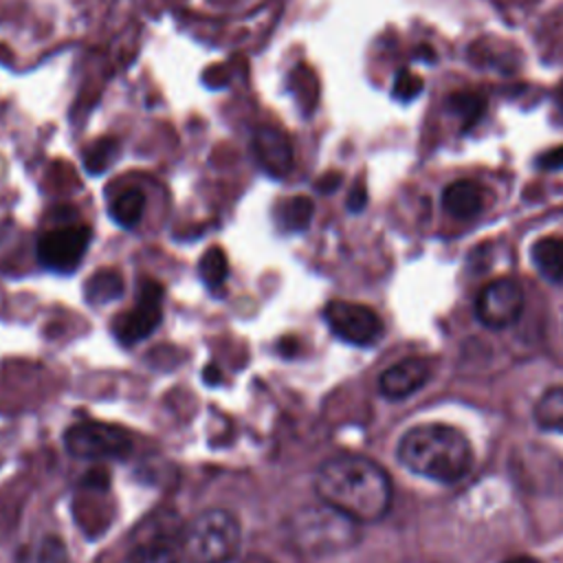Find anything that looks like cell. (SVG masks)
<instances>
[{"instance_id": "cell-1", "label": "cell", "mask_w": 563, "mask_h": 563, "mask_svg": "<svg viewBox=\"0 0 563 563\" xmlns=\"http://www.w3.org/2000/svg\"><path fill=\"white\" fill-rule=\"evenodd\" d=\"M314 490L319 501L356 523L380 521L391 508V479L365 455L345 453L325 460L317 471Z\"/></svg>"}, {"instance_id": "cell-2", "label": "cell", "mask_w": 563, "mask_h": 563, "mask_svg": "<svg viewBox=\"0 0 563 563\" xmlns=\"http://www.w3.org/2000/svg\"><path fill=\"white\" fill-rule=\"evenodd\" d=\"M396 455L411 473L438 484H455L473 464L468 438L442 422H424L405 431Z\"/></svg>"}, {"instance_id": "cell-3", "label": "cell", "mask_w": 563, "mask_h": 563, "mask_svg": "<svg viewBox=\"0 0 563 563\" xmlns=\"http://www.w3.org/2000/svg\"><path fill=\"white\" fill-rule=\"evenodd\" d=\"M292 543L310 554L325 556L352 548L358 541L356 521L328 504L306 506L290 521Z\"/></svg>"}, {"instance_id": "cell-4", "label": "cell", "mask_w": 563, "mask_h": 563, "mask_svg": "<svg viewBox=\"0 0 563 563\" xmlns=\"http://www.w3.org/2000/svg\"><path fill=\"white\" fill-rule=\"evenodd\" d=\"M238 550L240 523L229 510H205L183 530V554L189 563H231Z\"/></svg>"}, {"instance_id": "cell-5", "label": "cell", "mask_w": 563, "mask_h": 563, "mask_svg": "<svg viewBox=\"0 0 563 563\" xmlns=\"http://www.w3.org/2000/svg\"><path fill=\"white\" fill-rule=\"evenodd\" d=\"M64 444L68 453L79 460H121L132 451V438L125 429L97 420L68 427Z\"/></svg>"}, {"instance_id": "cell-6", "label": "cell", "mask_w": 563, "mask_h": 563, "mask_svg": "<svg viewBox=\"0 0 563 563\" xmlns=\"http://www.w3.org/2000/svg\"><path fill=\"white\" fill-rule=\"evenodd\" d=\"M92 240V229L86 224H68L46 231L37 242V260L55 273H73Z\"/></svg>"}, {"instance_id": "cell-7", "label": "cell", "mask_w": 563, "mask_h": 563, "mask_svg": "<svg viewBox=\"0 0 563 563\" xmlns=\"http://www.w3.org/2000/svg\"><path fill=\"white\" fill-rule=\"evenodd\" d=\"M323 317L330 325V330L345 343L352 345H374L383 332V319L363 303H354V301H343V299H334L325 306Z\"/></svg>"}, {"instance_id": "cell-8", "label": "cell", "mask_w": 563, "mask_h": 563, "mask_svg": "<svg viewBox=\"0 0 563 563\" xmlns=\"http://www.w3.org/2000/svg\"><path fill=\"white\" fill-rule=\"evenodd\" d=\"M523 312V288L510 277H499L488 282L477 299L475 314L482 325L490 330H504L512 325Z\"/></svg>"}, {"instance_id": "cell-9", "label": "cell", "mask_w": 563, "mask_h": 563, "mask_svg": "<svg viewBox=\"0 0 563 563\" xmlns=\"http://www.w3.org/2000/svg\"><path fill=\"white\" fill-rule=\"evenodd\" d=\"M163 286L154 279H143L139 284L136 303L132 310L114 319V334L121 343L134 345L147 339L163 319Z\"/></svg>"}, {"instance_id": "cell-10", "label": "cell", "mask_w": 563, "mask_h": 563, "mask_svg": "<svg viewBox=\"0 0 563 563\" xmlns=\"http://www.w3.org/2000/svg\"><path fill=\"white\" fill-rule=\"evenodd\" d=\"M251 152L257 165L275 178H282L292 167V147L284 130L275 125H260L251 139Z\"/></svg>"}, {"instance_id": "cell-11", "label": "cell", "mask_w": 563, "mask_h": 563, "mask_svg": "<svg viewBox=\"0 0 563 563\" xmlns=\"http://www.w3.org/2000/svg\"><path fill=\"white\" fill-rule=\"evenodd\" d=\"M429 365L422 358H405L387 367L378 378V389L389 400H400L418 391L429 378Z\"/></svg>"}, {"instance_id": "cell-12", "label": "cell", "mask_w": 563, "mask_h": 563, "mask_svg": "<svg viewBox=\"0 0 563 563\" xmlns=\"http://www.w3.org/2000/svg\"><path fill=\"white\" fill-rule=\"evenodd\" d=\"M486 202V191L475 180H455L442 191V207L457 220L475 218Z\"/></svg>"}, {"instance_id": "cell-13", "label": "cell", "mask_w": 563, "mask_h": 563, "mask_svg": "<svg viewBox=\"0 0 563 563\" xmlns=\"http://www.w3.org/2000/svg\"><path fill=\"white\" fill-rule=\"evenodd\" d=\"M534 268L550 282H563V238H541L530 246Z\"/></svg>"}, {"instance_id": "cell-14", "label": "cell", "mask_w": 563, "mask_h": 563, "mask_svg": "<svg viewBox=\"0 0 563 563\" xmlns=\"http://www.w3.org/2000/svg\"><path fill=\"white\" fill-rule=\"evenodd\" d=\"M446 108H449V112H453L460 119L462 132H468L484 117L486 97L475 90H457L446 97Z\"/></svg>"}, {"instance_id": "cell-15", "label": "cell", "mask_w": 563, "mask_h": 563, "mask_svg": "<svg viewBox=\"0 0 563 563\" xmlns=\"http://www.w3.org/2000/svg\"><path fill=\"white\" fill-rule=\"evenodd\" d=\"M143 211H145V194L136 187L123 189L110 202V216L123 229H134L141 222Z\"/></svg>"}, {"instance_id": "cell-16", "label": "cell", "mask_w": 563, "mask_h": 563, "mask_svg": "<svg viewBox=\"0 0 563 563\" xmlns=\"http://www.w3.org/2000/svg\"><path fill=\"white\" fill-rule=\"evenodd\" d=\"M534 422L543 431L563 433V387H550L534 405Z\"/></svg>"}, {"instance_id": "cell-17", "label": "cell", "mask_w": 563, "mask_h": 563, "mask_svg": "<svg viewBox=\"0 0 563 563\" xmlns=\"http://www.w3.org/2000/svg\"><path fill=\"white\" fill-rule=\"evenodd\" d=\"M312 211H314V202L308 196H295L279 205L277 224L290 233L303 231L312 220Z\"/></svg>"}, {"instance_id": "cell-18", "label": "cell", "mask_w": 563, "mask_h": 563, "mask_svg": "<svg viewBox=\"0 0 563 563\" xmlns=\"http://www.w3.org/2000/svg\"><path fill=\"white\" fill-rule=\"evenodd\" d=\"M123 292V277L119 271L106 268L95 273L86 282V297L90 303H110L119 299Z\"/></svg>"}, {"instance_id": "cell-19", "label": "cell", "mask_w": 563, "mask_h": 563, "mask_svg": "<svg viewBox=\"0 0 563 563\" xmlns=\"http://www.w3.org/2000/svg\"><path fill=\"white\" fill-rule=\"evenodd\" d=\"M198 273H200V279L207 284V288H211V290L222 288V284L227 282V275H229L227 253L220 246L207 249L205 255L200 257Z\"/></svg>"}, {"instance_id": "cell-20", "label": "cell", "mask_w": 563, "mask_h": 563, "mask_svg": "<svg viewBox=\"0 0 563 563\" xmlns=\"http://www.w3.org/2000/svg\"><path fill=\"white\" fill-rule=\"evenodd\" d=\"M117 154H119V141L117 139H110V136L97 139L84 152V167H86L88 174H103L112 165Z\"/></svg>"}, {"instance_id": "cell-21", "label": "cell", "mask_w": 563, "mask_h": 563, "mask_svg": "<svg viewBox=\"0 0 563 563\" xmlns=\"http://www.w3.org/2000/svg\"><path fill=\"white\" fill-rule=\"evenodd\" d=\"M422 88H424V81H422L420 75L411 73L409 68H400V70L396 73V77H394L391 95H394V99H398V101H402V103H409V101H413L416 97H420Z\"/></svg>"}, {"instance_id": "cell-22", "label": "cell", "mask_w": 563, "mask_h": 563, "mask_svg": "<svg viewBox=\"0 0 563 563\" xmlns=\"http://www.w3.org/2000/svg\"><path fill=\"white\" fill-rule=\"evenodd\" d=\"M132 563H178V556L169 545L158 543H145L136 545L132 554Z\"/></svg>"}, {"instance_id": "cell-23", "label": "cell", "mask_w": 563, "mask_h": 563, "mask_svg": "<svg viewBox=\"0 0 563 563\" xmlns=\"http://www.w3.org/2000/svg\"><path fill=\"white\" fill-rule=\"evenodd\" d=\"M365 202H367V191H365V185L358 180V183L352 187L350 196H347V209H350V211H361V209L365 207Z\"/></svg>"}, {"instance_id": "cell-24", "label": "cell", "mask_w": 563, "mask_h": 563, "mask_svg": "<svg viewBox=\"0 0 563 563\" xmlns=\"http://www.w3.org/2000/svg\"><path fill=\"white\" fill-rule=\"evenodd\" d=\"M537 163H539V167H545V169H561L563 167V145L541 154Z\"/></svg>"}, {"instance_id": "cell-25", "label": "cell", "mask_w": 563, "mask_h": 563, "mask_svg": "<svg viewBox=\"0 0 563 563\" xmlns=\"http://www.w3.org/2000/svg\"><path fill=\"white\" fill-rule=\"evenodd\" d=\"M339 185H341V174H339V172H330V174H323V176L314 183V189L321 191V194H332Z\"/></svg>"}, {"instance_id": "cell-26", "label": "cell", "mask_w": 563, "mask_h": 563, "mask_svg": "<svg viewBox=\"0 0 563 563\" xmlns=\"http://www.w3.org/2000/svg\"><path fill=\"white\" fill-rule=\"evenodd\" d=\"M297 347H299V341H297L295 336H284V339L277 343V350H279V354H284V356H292V354L297 352Z\"/></svg>"}, {"instance_id": "cell-27", "label": "cell", "mask_w": 563, "mask_h": 563, "mask_svg": "<svg viewBox=\"0 0 563 563\" xmlns=\"http://www.w3.org/2000/svg\"><path fill=\"white\" fill-rule=\"evenodd\" d=\"M202 378H205L209 385H216V383H220V372H218V367H213V365H207V367H205V372H202Z\"/></svg>"}, {"instance_id": "cell-28", "label": "cell", "mask_w": 563, "mask_h": 563, "mask_svg": "<svg viewBox=\"0 0 563 563\" xmlns=\"http://www.w3.org/2000/svg\"><path fill=\"white\" fill-rule=\"evenodd\" d=\"M416 57L418 59H424V62H435V53H433V48L431 46H418L416 48Z\"/></svg>"}, {"instance_id": "cell-29", "label": "cell", "mask_w": 563, "mask_h": 563, "mask_svg": "<svg viewBox=\"0 0 563 563\" xmlns=\"http://www.w3.org/2000/svg\"><path fill=\"white\" fill-rule=\"evenodd\" d=\"M240 563H275V561L268 559L266 554H249V556L240 559Z\"/></svg>"}, {"instance_id": "cell-30", "label": "cell", "mask_w": 563, "mask_h": 563, "mask_svg": "<svg viewBox=\"0 0 563 563\" xmlns=\"http://www.w3.org/2000/svg\"><path fill=\"white\" fill-rule=\"evenodd\" d=\"M554 103H556V108L561 110V114H563V84L556 88V92H554Z\"/></svg>"}, {"instance_id": "cell-31", "label": "cell", "mask_w": 563, "mask_h": 563, "mask_svg": "<svg viewBox=\"0 0 563 563\" xmlns=\"http://www.w3.org/2000/svg\"><path fill=\"white\" fill-rule=\"evenodd\" d=\"M506 563H539V561H534V559H530V556H515V559H510V561H506Z\"/></svg>"}]
</instances>
